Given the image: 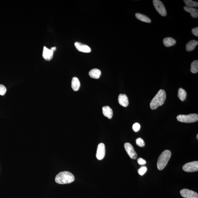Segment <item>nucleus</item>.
<instances>
[{
	"instance_id": "f257e3e1",
	"label": "nucleus",
	"mask_w": 198,
	"mask_h": 198,
	"mask_svg": "<svg viewBox=\"0 0 198 198\" xmlns=\"http://www.w3.org/2000/svg\"><path fill=\"white\" fill-rule=\"evenodd\" d=\"M166 98V94L164 90L161 89L157 93L150 103L151 110H155L164 103Z\"/></svg>"
},
{
	"instance_id": "f03ea898",
	"label": "nucleus",
	"mask_w": 198,
	"mask_h": 198,
	"mask_svg": "<svg viewBox=\"0 0 198 198\" xmlns=\"http://www.w3.org/2000/svg\"><path fill=\"white\" fill-rule=\"evenodd\" d=\"M75 180V177L70 172L65 171L59 173L56 176L55 182L60 184H70Z\"/></svg>"
},
{
	"instance_id": "7ed1b4c3",
	"label": "nucleus",
	"mask_w": 198,
	"mask_h": 198,
	"mask_svg": "<svg viewBox=\"0 0 198 198\" xmlns=\"http://www.w3.org/2000/svg\"><path fill=\"white\" fill-rule=\"evenodd\" d=\"M171 156L169 150H165L160 156L157 162V167L158 170H162L167 165Z\"/></svg>"
},
{
	"instance_id": "20e7f679",
	"label": "nucleus",
	"mask_w": 198,
	"mask_h": 198,
	"mask_svg": "<svg viewBox=\"0 0 198 198\" xmlns=\"http://www.w3.org/2000/svg\"><path fill=\"white\" fill-rule=\"evenodd\" d=\"M177 121L185 123H192L196 122L198 121V114L193 113L189 115L180 114L177 117Z\"/></svg>"
},
{
	"instance_id": "39448f33",
	"label": "nucleus",
	"mask_w": 198,
	"mask_h": 198,
	"mask_svg": "<svg viewBox=\"0 0 198 198\" xmlns=\"http://www.w3.org/2000/svg\"><path fill=\"white\" fill-rule=\"evenodd\" d=\"M154 7L160 15L166 16V11L164 5L159 0H153V1Z\"/></svg>"
},
{
	"instance_id": "423d86ee",
	"label": "nucleus",
	"mask_w": 198,
	"mask_h": 198,
	"mask_svg": "<svg viewBox=\"0 0 198 198\" xmlns=\"http://www.w3.org/2000/svg\"><path fill=\"white\" fill-rule=\"evenodd\" d=\"M183 170L187 172L197 171L198 170V162L195 161L186 164L183 166Z\"/></svg>"
},
{
	"instance_id": "0eeeda50",
	"label": "nucleus",
	"mask_w": 198,
	"mask_h": 198,
	"mask_svg": "<svg viewBox=\"0 0 198 198\" xmlns=\"http://www.w3.org/2000/svg\"><path fill=\"white\" fill-rule=\"evenodd\" d=\"M124 147L125 151L132 159H136L137 158V154L132 144L129 143H125Z\"/></svg>"
},
{
	"instance_id": "6e6552de",
	"label": "nucleus",
	"mask_w": 198,
	"mask_h": 198,
	"mask_svg": "<svg viewBox=\"0 0 198 198\" xmlns=\"http://www.w3.org/2000/svg\"><path fill=\"white\" fill-rule=\"evenodd\" d=\"M180 194L182 197L185 198H198L197 193L189 189H184L180 191Z\"/></svg>"
},
{
	"instance_id": "1a4fd4ad",
	"label": "nucleus",
	"mask_w": 198,
	"mask_h": 198,
	"mask_svg": "<svg viewBox=\"0 0 198 198\" xmlns=\"http://www.w3.org/2000/svg\"><path fill=\"white\" fill-rule=\"evenodd\" d=\"M106 155V147L104 144L101 143L98 144L97 149L96 158L98 160H101Z\"/></svg>"
},
{
	"instance_id": "9d476101",
	"label": "nucleus",
	"mask_w": 198,
	"mask_h": 198,
	"mask_svg": "<svg viewBox=\"0 0 198 198\" xmlns=\"http://www.w3.org/2000/svg\"><path fill=\"white\" fill-rule=\"evenodd\" d=\"M75 46L78 51L82 52L88 53L90 52V48L87 45L83 44L80 42H76L75 43Z\"/></svg>"
},
{
	"instance_id": "9b49d317",
	"label": "nucleus",
	"mask_w": 198,
	"mask_h": 198,
	"mask_svg": "<svg viewBox=\"0 0 198 198\" xmlns=\"http://www.w3.org/2000/svg\"><path fill=\"white\" fill-rule=\"evenodd\" d=\"M54 52V51L51 49H49L46 46H44L43 48V54H42L43 58L46 60H51L53 58Z\"/></svg>"
},
{
	"instance_id": "f8f14e48",
	"label": "nucleus",
	"mask_w": 198,
	"mask_h": 198,
	"mask_svg": "<svg viewBox=\"0 0 198 198\" xmlns=\"http://www.w3.org/2000/svg\"><path fill=\"white\" fill-rule=\"evenodd\" d=\"M119 103L124 107H126L129 104L128 98L127 95L124 94H121L118 97Z\"/></svg>"
},
{
	"instance_id": "ddd939ff",
	"label": "nucleus",
	"mask_w": 198,
	"mask_h": 198,
	"mask_svg": "<svg viewBox=\"0 0 198 198\" xmlns=\"http://www.w3.org/2000/svg\"><path fill=\"white\" fill-rule=\"evenodd\" d=\"M102 112L105 116L109 119H111L113 114V110L109 106H103L102 108Z\"/></svg>"
},
{
	"instance_id": "4468645a",
	"label": "nucleus",
	"mask_w": 198,
	"mask_h": 198,
	"mask_svg": "<svg viewBox=\"0 0 198 198\" xmlns=\"http://www.w3.org/2000/svg\"><path fill=\"white\" fill-rule=\"evenodd\" d=\"M184 9L186 12L190 13L191 16L194 18H197L198 17V10L197 9L185 6H184Z\"/></svg>"
},
{
	"instance_id": "2eb2a0df",
	"label": "nucleus",
	"mask_w": 198,
	"mask_h": 198,
	"mask_svg": "<svg viewBox=\"0 0 198 198\" xmlns=\"http://www.w3.org/2000/svg\"><path fill=\"white\" fill-rule=\"evenodd\" d=\"M198 42L197 41L193 40L188 42L186 45V48L187 51L189 52L194 50L195 48L197 45Z\"/></svg>"
},
{
	"instance_id": "dca6fc26",
	"label": "nucleus",
	"mask_w": 198,
	"mask_h": 198,
	"mask_svg": "<svg viewBox=\"0 0 198 198\" xmlns=\"http://www.w3.org/2000/svg\"><path fill=\"white\" fill-rule=\"evenodd\" d=\"M80 86V82L77 77H73L72 79L71 86L72 89L74 91L79 90Z\"/></svg>"
},
{
	"instance_id": "f3484780",
	"label": "nucleus",
	"mask_w": 198,
	"mask_h": 198,
	"mask_svg": "<svg viewBox=\"0 0 198 198\" xmlns=\"http://www.w3.org/2000/svg\"><path fill=\"white\" fill-rule=\"evenodd\" d=\"M164 45L166 47H171L174 45L176 43L175 40L171 37L164 38L163 41Z\"/></svg>"
},
{
	"instance_id": "a211bd4d",
	"label": "nucleus",
	"mask_w": 198,
	"mask_h": 198,
	"mask_svg": "<svg viewBox=\"0 0 198 198\" xmlns=\"http://www.w3.org/2000/svg\"><path fill=\"white\" fill-rule=\"evenodd\" d=\"M89 75L92 78L99 79L101 75V71L99 69L95 68V69H91L90 71L89 72Z\"/></svg>"
},
{
	"instance_id": "6ab92c4d",
	"label": "nucleus",
	"mask_w": 198,
	"mask_h": 198,
	"mask_svg": "<svg viewBox=\"0 0 198 198\" xmlns=\"http://www.w3.org/2000/svg\"><path fill=\"white\" fill-rule=\"evenodd\" d=\"M136 18L143 22L150 23L151 20L149 18L144 14L139 13H136L135 14Z\"/></svg>"
},
{
	"instance_id": "aec40b11",
	"label": "nucleus",
	"mask_w": 198,
	"mask_h": 198,
	"mask_svg": "<svg viewBox=\"0 0 198 198\" xmlns=\"http://www.w3.org/2000/svg\"><path fill=\"white\" fill-rule=\"evenodd\" d=\"M187 96L186 91L182 88H180L178 90V97L182 101H184L186 99Z\"/></svg>"
},
{
	"instance_id": "412c9836",
	"label": "nucleus",
	"mask_w": 198,
	"mask_h": 198,
	"mask_svg": "<svg viewBox=\"0 0 198 198\" xmlns=\"http://www.w3.org/2000/svg\"><path fill=\"white\" fill-rule=\"evenodd\" d=\"M191 72L193 73H197L198 72V61L195 60L191 64Z\"/></svg>"
},
{
	"instance_id": "4be33fe9",
	"label": "nucleus",
	"mask_w": 198,
	"mask_h": 198,
	"mask_svg": "<svg viewBox=\"0 0 198 198\" xmlns=\"http://www.w3.org/2000/svg\"><path fill=\"white\" fill-rule=\"evenodd\" d=\"M184 3L186 5V6L188 7H198V3L196 1H192V0H184Z\"/></svg>"
},
{
	"instance_id": "5701e85b",
	"label": "nucleus",
	"mask_w": 198,
	"mask_h": 198,
	"mask_svg": "<svg viewBox=\"0 0 198 198\" xmlns=\"http://www.w3.org/2000/svg\"><path fill=\"white\" fill-rule=\"evenodd\" d=\"M136 144L139 147H143L145 145V143L144 140L141 138H139L136 140Z\"/></svg>"
},
{
	"instance_id": "b1692460",
	"label": "nucleus",
	"mask_w": 198,
	"mask_h": 198,
	"mask_svg": "<svg viewBox=\"0 0 198 198\" xmlns=\"http://www.w3.org/2000/svg\"><path fill=\"white\" fill-rule=\"evenodd\" d=\"M147 168L145 166H142L138 170V173L140 175L143 176L147 172Z\"/></svg>"
},
{
	"instance_id": "393cba45",
	"label": "nucleus",
	"mask_w": 198,
	"mask_h": 198,
	"mask_svg": "<svg viewBox=\"0 0 198 198\" xmlns=\"http://www.w3.org/2000/svg\"><path fill=\"white\" fill-rule=\"evenodd\" d=\"M6 87L2 84H0V95H4L6 92Z\"/></svg>"
},
{
	"instance_id": "a878e982",
	"label": "nucleus",
	"mask_w": 198,
	"mask_h": 198,
	"mask_svg": "<svg viewBox=\"0 0 198 198\" xmlns=\"http://www.w3.org/2000/svg\"><path fill=\"white\" fill-rule=\"evenodd\" d=\"M140 125L137 123H135L132 126V129L135 132H138L140 129Z\"/></svg>"
},
{
	"instance_id": "bb28decb",
	"label": "nucleus",
	"mask_w": 198,
	"mask_h": 198,
	"mask_svg": "<svg viewBox=\"0 0 198 198\" xmlns=\"http://www.w3.org/2000/svg\"><path fill=\"white\" fill-rule=\"evenodd\" d=\"M138 162L140 165H144L146 164V161L142 158H139L137 160Z\"/></svg>"
},
{
	"instance_id": "cd10ccee",
	"label": "nucleus",
	"mask_w": 198,
	"mask_h": 198,
	"mask_svg": "<svg viewBox=\"0 0 198 198\" xmlns=\"http://www.w3.org/2000/svg\"><path fill=\"white\" fill-rule=\"evenodd\" d=\"M192 34L195 35V36L198 37V27L194 28L192 29Z\"/></svg>"
},
{
	"instance_id": "c85d7f7f",
	"label": "nucleus",
	"mask_w": 198,
	"mask_h": 198,
	"mask_svg": "<svg viewBox=\"0 0 198 198\" xmlns=\"http://www.w3.org/2000/svg\"><path fill=\"white\" fill-rule=\"evenodd\" d=\"M51 49H52V50H53V51H55L56 50V47H53L51 48Z\"/></svg>"
},
{
	"instance_id": "c756f323",
	"label": "nucleus",
	"mask_w": 198,
	"mask_h": 198,
	"mask_svg": "<svg viewBox=\"0 0 198 198\" xmlns=\"http://www.w3.org/2000/svg\"><path fill=\"white\" fill-rule=\"evenodd\" d=\"M197 139H198V134H197Z\"/></svg>"
}]
</instances>
